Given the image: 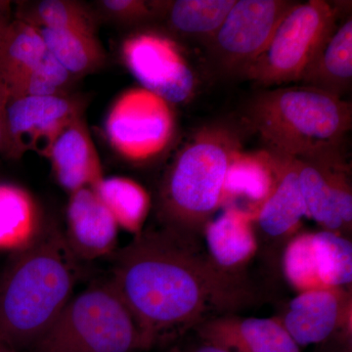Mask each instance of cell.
<instances>
[{
	"instance_id": "cell-1",
	"label": "cell",
	"mask_w": 352,
	"mask_h": 352,
	"mask_svg": "<svg viewBox=\"0 0 352 352\" xmlns=\"http://www.w3.org/2000/svg\"><path fill=\"white\" fill-rule=\"evenodd\" d=\"M111 282L135 317L148 349L256 302V294L214 267L204 241L157 224L118 252Z\"/></svg>"
},
{
	"instance_id": "cell-2",
	"label": "cell",
	"mask_w": 352,
	"mask_h": 352,
	"mask_svg": "<svg viewBox=\"0 0 352 352\" xmlns=\"http://www.w3.org/2000/svg\"><path fill=\"white\" fill-rule=\"evenodd\" d=\"M78 263L54 222L16 252L0 278L1 342L16 351L36 344L73 296Z\"/></svg>"
},
{
	"instance_id": "cell-3",
	"label": "cell",
	"mask_w": 352,
	"mask_h": 352,
	"mask_svg": "<svg viewBox=\"0 0 352 352\" xmlns=\"http://www.w3.org/2000/svg\"><path fill=\"white\" fill-rule=\"evenodd\" d=\"M248 120L271 152L302 160L344 159L351 105L316 88L287 85L256 95Z\"/></svg>"
},
{
	"instance_id": "cell-4",
	"label": "cell",
	"mask_w": 352,
	"mask_h": 352,
	"mask_svg": "<svg viewBox=\"0 0 352 352\" xmlns=\"http://www.w3.org/2000/svg\"><path fill=\"white\" fill-rule=\"evenodd\" d=\"M237 144L230 131L212 127L180 150L160 185L157 226L204 241L206 227L222 206L227 168L239 151Z\"/></svg>"
},
{
	"instance_id": "cell-5",
	"label": "cell",
	"mask_w": 352,
	"mask_h": 352,
	"mask_svg": "<svg viewBox=\"0 0 352 352\" xmlns=\"http://www.w3.org/2000/svg\"><path fill=\"white\" fill-rule=\"evenodd\" d=\"M32 349L36 352L148 349L135 317L111 281L94 285L72 296Z\"/></svg>"
},
{
	"instance_id": "cell-6",
	"label": "cell",
	"mask_w": 352,
	"mask_h": 352,
	"mask_svg": "<svg viewBox=\"0 0 352 352\" xmlns=\"http://www.w3.org/2000/svg\"><path fill=\"white\" fill-rule=\"evenodd\" d=\"M338 19L337 9L324 0L294 4L243 78L266 88L300 82L337 27Z\"/></svg>"
},
{
	"instance_id": "cell-7",
	"label": "cell",
	"mask_w": 352,
	"mask_h": 352,
	"mask_svg": "<svg viewBox=\"0 0 352 352\" xmlns=\"http://www.w3.org/2000/svg\"><path fill=\"white\" fill-rule=\"evenodd\" d=\"M294 4L288 0H236L204 45L212 69L220 76L243 78Z\"/></svg>"
},
{
	"instance_id": "cell-8",
	"label": "cell",
	"mask_w": 352,
	"mask_h": 352,
	"mask_svg": "<svg viewBox=\"0 0 352 352\" xmlns=\"http://www.w3.org/2000/svg\"><path fill=\"white\" fill-rule=\"evenodd\" d=\"M175 129L171 104L143 87L129 88L113 102L104 122L113 151L132 163L157 156Z\"/></svg>"
},
{
	"instance_id": "cell-9",
	"label": "cell",
	"mask_w": 352,
	"mask_h": 352,
	"mask_svg": "<svg viewBox=\"0 0 352 352\" xmlns=\"http://www.w3.org/2000/svg\"><path fill=\"white\" fill-rule=\"evenodd\" d=\"M270 152L274 182L270 195L252 214V227L258 245L256 256L268 276L279 277L285 249L300 233L307 214L293 160Z\"/></svg>"
},
{
	"instance_id": "cell-10",
	"label": "cell",
	"mask_w": 352,
	"mask_h": 352,
	"mask_svg": "<svg viewBox=\"0 0 352 352\" xmlns=\"http://www.w3.org/2000/svg\"><path fill=\"white\" fill-rule=\"evenodd\" d=\"M127 69L149 90L173 104L184 103L195 89V76L177 41L157 30L129 34L120 45Z\"/></svg>"
},
{
	"instance_id": "cell-11",
	"label": "cell",
	"mask_w": 352,
	"mask_h": 352,
	"mask_svg": "<svg viewBox=\"0 0 352 352\" xmlns=\"http://www.w3.org/2000/svg\"><path fill=\"white\" fill-rule=\"evenodd\" d=\"M292 160L307 217L319 224L322 230L351 238L352 190L349 164L344 159Z\"/></svg>"
},
{
	"instance_id": "cell-12",
	"label": "cell",
	"mask_w": 352,
	"mask_h": 352,
	"mask_svg": "<svg viewBox=\"0 0 352 352\" xmlns=\"http://www.w3.org/2000/svg\"><path fill=\"white\" fill-rule=\"evenodd\" d=\"M87 102L76 95L20 97L9 101V133L18 154L34 152L50 157L55 141L67 126L85 115Z\"/></svg>"
},
{
	"instance_id": "cell-13",
	"label": "cell",
	"mask_w": 352,
	"mask_h": 352,
	"mask_svg": "<svg viewBox=\"0 0 352 352\" xmlns=\"http://www.w3.org/2000/svg\"><path fill=\"white\" fill-rule=\"evenodd\" d=\"M351 318V289H320L298 294L278 320L302 347L352 336Z\"/></svg>"
},
{
	"instance_id": "cell-14",
	"label": "cell",
	"mask_w": 352,
	"mask_h": 352,
	"mask_svg": "<svg viewBox=\"0 0 352 352\" xmlns=\"http://www.w3.org/2000/svg\"><path fill=\"white\" fill-rule=\"evenodd\" d=\"M203 240L214 267L234 283L254 293L247 275L248 265L258 252L252 214L242 208H227L206 227Z\"/></svg>"
},
{
	"instance_id": "cell-15",
	"label": "cell",
	"mask_w": 352,
	"mask_h": 352,
	"mask_svg": "<svg viewBox=\"0 0 352 352\" xmlns=\"http://www.w3.org/2000/svg\"><path fill=\"white\" fill-rule=\"evenodd\" d=\"M66 219L65 238L78 261L108 256L117 247L120 227L94 189L69 194Z\"/></svg>"
},
{
	"instance_id": "cell-16",
	"label": "cell",
	"mask_w": 352,
	"mask_h": 352,
	"mask_svg": "<svg viewBox=\"0 0 352 352\" xmlns=\"http://www.w3.org/2000/svg\"><path fill=\"white\" fill-rule=\"evenodd\" d=\"M192 332L230 352H300L278 318L222 314L203 322Z\"/></svg>"
},
{
	"instance_id": "cell-17",
	"label": "cell",
	"mask_w": 352,
	"mask_h": 352,
	"mask_svg": "<svg viewBox=\"0 0 352 352\" xmlns=\"http://www.w3.org/2000/svg\"><path fill=\"white\" fill-rule=\"evenodd\" d=\"M48 159L57 182L69 194L82 188L95 190L105 178L85 116L65 129Z\"/></svg>"
},
{
	"instance_id": "cell-18",
	"label": "cell",
	"mask_w": 352,
	"mask_h": 352,
	"mask_svg": "<svg viewBox=\"0 0 352 352\" xmlns=\"http://www.w3.org/2000/svg\"><path fill=\"white\" fill-rule=\"evenodd\" d=\"M235 2L236 0L154 1L153 25L159 27L160 32L173 41H197L205 45L219 30Z\"/></svg>"
},
{
	"instance_id": "cell-19",
	"label": "cell",
	"mask_w": 352,
	"mask_h": 352,
	"mask_svg": "<svg viewBox=\"0 0 352 352\" xmlns=\"http://www.w3.org/2000/svg\"><path fill=\"white\" fill-rule=\"evenodd\" d=\"M352 83L351 16L333 30L311 65L300 80V85L316 88L342 98Z\"/></svg>"
},
{
	"instance_id": "cell-20",
	"label": "cell",
	"mask_w": 352,
	"mask_h": 352,
	"mask_svg": "<svg viewBox=\"0 0 352 352\" xmlns=\"http://www.w3.org/2000/svg\"><path fill=\"white\" fill-rule=\"evenodd\" d=\"M38 201L28 190L0 183V250L18 252L29 247L46 226Z\"/></svg>"
},
{
	"instance_id": "cell-21",
	"label": "cell",
	"mask_w": 352,
	"mask_h": 352,
	"mask_svg": "<svg viewBox=\"0 0 352 352\" xmlns=\"http://www.w3.org/2000/svg\"><path fill=\"white\" fill-rule=\"evenodd\" d=\"M46 54L45 43L36 28L16 18L0 28V80L8 91Z\"/></svg>"
},
{
	"instance_id": "cell-22",
	"label": "cell",
	"mask_w": 352,
	"mask_h": 352,
	"mask_svg": "<svg viewBox=\"0 0 352 352\" xmlns=\"http://www.w3.org/2000/svg\"><path fill=\"white\" fill-rule=\"evenodd\" d=\"M273 182L274 168L270 151L252 154L237 151L227 168L222 205L244 199L254 206L256 212L270 195Z\"/></svg>"
},
{
	"instance_id": "cell-23",
	"label": "cell",
	"mask_w": 352,
	"mask_h": 352,
	"mask_svg": "<svg viewBox=\"0 0 352 352\" xmlns=\"http://www.w3.org/2000/svg\"><path fill=\"white\" fill-rule=\"evenodd\" d=\"M46 50L76 80L105 66L106 51L98 34L72 30H38Z\"/></svg>"
},
{
	"instance_id": "cell-24",
	"label": "cell",
	"mask_w": 352,
	"mask_h": 352,
	"mask_svg": "<svg viewBox=\"0 0 352 352\" xmlns=\"http://www.w3.org/2000/svg\"><path fill=\"white\" fill-rule=\"evenodd\" d=\"M16 19L38 30H72L97 34L100 22L91 6L75 0L20 1Z\"/></svg>"
},
{
	"instance_id": "cell-25",
	"label": "cell",
	"mask_w": 352,
	"mask_h": 352,
	"mask_svg": "<svg viewBox=\"0 0 352 352\" xmlns=\"http://www.w3.org/2000/svg\"><path fill=\"white\" fill-rule=\"evenodd\" d=\"M97 192L120 228L134 236L142 232L151 210V198L144 187L129 177H105Z\"/></svg>"
},
{
	"instance_id": "cell-26",
	"label": "cell",
	"mask_w": 352,
	"mask_h": 352,
	"mask_svg": "<svg viewBox=\"0 0 352 352\" xmlns=\"http://www.w3.org/2000/svg\"><path fill=\"white\" fill-rule=\"evenodd\" d=\"M315 263L323 289H351L352 243L339 233H312Z\"/></svg>"
},
{
	"instance_id": "cell-27",
	"label": "cell",
	"mask_w": 352,
	"mask_h": 352,
	"mask_svg": "<svg viewBox=\"0 0 352 352\" xmlns=\"http://www.w3.org/2000/svg\"><path fill=\"white\" fill-rule=\"evenodd\" d=\"M75 78L47 51L43 61L9 89L10 100L20 97L71 94Z\"/></svg>"
},
{
	"instance_id": "cell-28",
	"label": "cell",
	"mask_w": 352,
	"mask_h": 352,
	"mask_svg": "<svg viewBox=\"0 0 352 352\" xmlns=\"http://www.w3.org/2000/svg\"><path fill=\"white\" fill-rule=\"evenodd\" d=\"M281 272L298 293L323 289L315 263L312 233L300 232L289 241L282 256Z\"/></svg>"
},
{
	"instance_id": "cell-29",
	"label": "cell",
	"mask_w": 352,
	"mask_h": 352,
	"mask_svg": "<svg viewBox=\"0 0 352 352\" xmlns=\"http://www.w3.org/2000/svg\"><path fill=\"white\" fill-rule=\"evenodd\" d=\"M94 8L99 22L120 28H147L154 24V1L142 0H98Z\"/></svg>"
},
{
	"instance_id": "cell-30",
	"label": "cell",
	"mask_w": 352,
	"mask_h": 352,
	"mask_svg": "<svg viewBox=\"0 0 352 352\" xmlns=\"http://www.w3.org/2000/svg\"><path fill=\"white\" fill-rule=\"evenodd\" d=\"M10 97L6 85L0 80V156L7 160H19L15 146L9 133L8 120H7V106Z\"/></svg>"
},
{
	"instance_id": "cell-31",
	"label": "cell",
	"mask_w": 352,
	"mask_h": 352,
	"mask_svg": "<svg viewBox=\"0 0 352 352\" xmlns=\"http://www.w3.org/2000/svg\"><path fill=\"white\" fill-rule=\"evenodd\" d=\"M164 352H230L200 339L193 332L175 340Z\"/></svg>"
},
{
	"instance_id": "cell-32",
	"label": "cell",
	"mask_w": 352,
	"mask_h": 352,
	"mask_svg": "<svg viewBox=\"0 0 352 352\" xmlns=\"http://www.w3.org/2000/svg\"><path fill=\"white\" fill-rule=\"evenodd\" d=\"M315 352H352V336H337L319 344Z\"/></svg>"
},
{
	"instance_id": "cell-33",
	"label": "cell",
	"mask_w": 352,
	"mask_h": 352,
	"mask_svg": "<svg viewBox=\"0 0 352 352\" xmlns=\"http://www.w3.org/2000/svg\"><path fill=\"white\" fill-rule=\"evenodd\" d=\"M11 20V2L0 1V28Z\"/></svg>"
},
{
	"instance_id": "cell-34",
	"label": "cell",
	"mask_w": 352,
	"mask_h": 352,
	"mask_svg": "<svg viewBox=\"0 0 352 352\" xmlns=\"http://www.w3.org/2000/svg\"><path fill=\"white\" fill-rule=\"evenodd\" d=\"M0 352H18L0 340Z\"/></svg>"
}]
</instances>
